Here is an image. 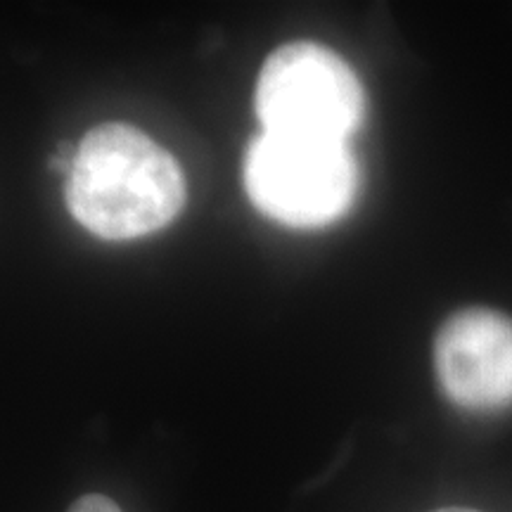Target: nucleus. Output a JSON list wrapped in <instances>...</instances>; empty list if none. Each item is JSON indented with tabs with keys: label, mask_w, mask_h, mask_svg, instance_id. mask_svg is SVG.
Masks as SVG:
<instances>
[{
	"label": "nucleus",
	"mask_w": 512,
	"mask_h": 512,
	"mask_svg": "<svg viewBox=\"0 0 512 512\" xmlns=\"http://www.w3.org/2000/svg\"><path fill=\"white\" fill-rule=\"evenodd\" d=\"M67 209L102 240H136L185 207V176L162 145L131 124H100L76 147L64 183Z\"/></svg>",
	"instance_id": "f257e3e1"
},
{
	"label": "nucleus",
	"mask_w": 512,
	"mask_h": 512,
	"mask_svg": "<svg viewBox=\"0 0 512 512\" xmlns=\"http://www.w3.org/2000/svg\"><path fill=\"white\" fill-rule=\"evenodd\" d=\"M245 190L268 219L290 228H320L347 214L358 169L347 143L266 133L247 147Z\"/></svg>",
	"instance_id": "f03ea898"
},
{
	"label": "nucleus",
	"mask_w": 512,
	"mask_h": 512,
	"mask_svg": "<svg viewBox=\"0 0 512 512\" xmlns=\"http://www.w3.org/2000/svg\"><path fill=\"white\" fill-rule=\"evenodd\" d=\"M266 133L347 143L366 112V95L342 55L320 43L297 41L273 50L254 93Z\"/></svg>",
	"instance_id": "7ed1b4c3"
},
{
	"label": "nucleus",
	"mask_w": 512,
	"mask_h": 512,
	"mask_svg": "<svg viewBox=\"0 0 512 512\" xmlns=\"http://www.w3.org/2000/svg\"><path fill=\"white\" fill-rule=\"evenodd\" d=\"M434 370L444 394L470 413L512 406V318L470 306L448 316L434 337Z\"/></svg>",
	"instance_id": "20e7f679"
},
{
	"label": "nucleus",
	"mask_w": 512,
	"mask_h": 512,
	"mask_svg": "<svg viewBox=\"0 0 512 512\" xmlns=\"http://www.w3.org/2000/svg\"><path fill=\"white\" fill-rule=\"evenodd\" d=\"M67 512H121V508L112 498L102 494H86L69 505Z\"/></svg>",
	"instance_id": "39448f33"
},
{
	"label": "nucleus",
	"mask_w": 512,
	"mask_h": 512,
	"mask_svg": "<svg viewBox=\"0 0 512 512\" xmlns=\"http://www.w3.org/2000/svg\"><path fill=\"white\" fill-rule=\"evenodd\" d=\"M430 512H482V510L460 508V505H446V508H437V510H430Z\"/></svg>",
	"instance_id": "423d86ee"
}]
</instances>
